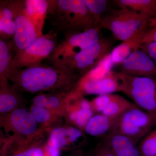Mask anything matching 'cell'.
<instances>
[{
	"mask_svg": "<svg viewBox=\"0 0 156 156\" xmlns=\"http://www.w3.org/2000/svg\"><path fill=\"white\" fill-rule=\"evenodd\" d=\"M47 19L66 36L99 27L83 0H48Z\"/></svg>",
	"mask_w": 156,
	"mask_h": 156,
	"instance_id": "cell-2",
	"label": "cell"
},
{
	"mask_svg": "<svg viewBox=\"0 0 156 156\" xmlns=\"http://www.w3.org/2000/svg\"><path fill=\"white\" fill-rule=\"evenodd\" d=\"M11 9L16 24L13 39L14 55L30 45L37 38V32L26 13L25 0H5Z\"/></svg>",
	"mask_w": 156,
	"mask_h": 156,
	"instance_id": "cell-9",
	"label": "cell"
},
{
	"mask_svg": "<svg viewBox=\"0 0 156 156\" xmlns=\"http://www.w3.org/2000/svg\"><path fill=\"white\" fill-rule=\"evenodd\" d=\"M120 92L135 105L154 117L156 121V80L154 78L135 77L119 72Z\"/></svg>",
	"mask_w": 156,
	"mask_h": 156,
	"instance_id": "cell-3",
	"label": "cell"
},
{
	"mask_svg": "<svg viewBox=\"0 0 156 156\" xmlns=\"http://www.w3.org/2000/svg\"><path fill=\"white\" fill-rule=\"evenodd\" d=\"M154 134L155 136V137L156 138V131H154Z\"/></svg>",
	"mask_w": 156,
	"mask_h": 156,
	"instance_id": "cell-36",
	"label": "cell"
},
{
	"mask_svg": "<svg viewBox=\"0 0 156 156\" xmlns=\"http://www.w3.org/2000/svg\"><path fill=\"white\" fill-rule=\"evenodd\" d=\"M24 4L26 13L35 29L37 37L43 36L48 16V0H25Z\"/></svg>",
	"mask_w": 156,
	"mask_h": 156,
	"instance_id": "cell-16",
	"label": "cell"
},
{
	"mask_svg": "<svg viewBox=\"0 0 156 156\" xmlns=\"http://www.w3.org/2000/svg\"><path fill=\"white\" fill-rule=\"evenodd\" d=\"M110 132L119 133L127 136L136 144L147 134L145 131L136 127L131 122L126 112L117 119Z\"/></svg>",
	"mask_w": 156,
	"mask_h": 156,
	"instance_id": "cell-18",
	"label": "cell"
},
{
	"mask_svg": "<svg viewBox=\"0 0 156 156\" xmlns=\"http://www.w3.org/2000/svg\"><path fill=\"white\" fill-rule=\"evenodd\" d=\"M80 76L66 68L44 65L11 71L8 76L17 92L35 93H69L75 87Z\"/></svg>",
	"mask_w": 156,
	"mask_h": 156,
	"instance_id": "cell-1",
	"label": "cell"
},
{
	"mask_svg": "<svg viewBox=\"0 0 156 156\" xmlns=\"http://www.w3.org/2000/svg\"><path fill=\"white\" fill-rule=\"evenodd\" d=\"M58 44L57 34L53 30L38 37L30 45L14 55L9 73L11 71L42 65V62L48 59Z\"/></svg>",
	"mask_w": 156,
	"mask_h": 156,
	"instance_id": "cell-5",
	"label": "cell"
},
{
	"mask_svg": "<svg viewBox=\"0 0 156 156\" xmlns=\"http://www.w3.org/2000/svg\"><path fill=\"white\" fill-rule=\"evenodd\" d=\"M153 42H156V20L153 23L144 37L143 44Z\"/></svg>",
	"mask_w": 156,
	"mask_h": 156,
	"instance_id": "cell-32",
	"label": "cell"
},
{
	"mask_svg": "<svg viewBox=\"0 0 156 156\" xmlns=\"http://www.w3.org/2000/svg\"><path fill=\"white\" fill-rule=\"evenodd\" d=\"M113 93L98 95L90 101L93 112L102 113L112 98Z\"/></svg>",
	"mask_w": 156,
	"mask_h": 156,
	"instance_id": "cell-28",
	"label": "cell"
},
{
	"mask_svg": "<svg viewBox=\"0 0 156 156\" xmlns=\"http://www.w3.org/2000/svg\"><path fill=\"white\" fill-rule=\"evenodd\" d=\"M69 156H83L82 151H77L74 153L71 154Z\"/></svg>",
	"mask_w": 156,
	"mask_h": 156,
	"instance_id": "cell-35",
	"label": "cell"
},
{
	"mask_svg": "<svg viewBox=\"0 0 156 156\" xmlns=\"http://www.w3.org/2000/svg\"><path fill=\"white\" fill-rule=\"evenodd\" d=\"M135 105L123 96L113 94L111 101L102 114L117 119Z\"/></svg>",
	"mask_w": 156,
	"mask_h": 156,
	"instance_id": "cell-22",
	"label": "cell"
},
{
	"mask_svg": "<svg viewBox=\"0 0 156 156\" xmlns=\"http://www.w3.org/2000/svg\"><path fill=\"white\" fill-rule=\"evenodd\" d=\"M120 72L135 77L154 78L156 76V63L140 49L131 53L120 63Z\"/></svg>",
	"mask_w": 156,
	"mask_h": 156,
	"instance_id": "cell-11",
	"label": "cell"
},
{
	"mask_svg": "<svg viewBox=\"0 0 156 156\" xmlns=\"http://www.w3.org/2000/svg\"><path fill=\"white\" fill-rule=\"evenodd\" d=\"M113 43L111 39L101 38L95 44L68 58L58 66L70 70L83 76L94 69L111 52Z\"/></svg>",
	"mask_w": 156,
	"mask_h": 156,
	"instance_id": "cell-6",
	"label": "cell"
},
{
	"mask_svg": "<svg viewBox=\"0 0 156 156\" xmlns=\"http://www.w3.org/2000/svg\"><path fill=\"white\" fill-rule=\"evenodd\" d=\"M20 92L14 89L9 80L0 81V112L7 115L16 109L23 102Z\"/></svg>",
	"mask_w": 156,
	"mask_h": 156,
	"instance_id": "cell-17",
	"label": "cell"
},
{
	"mask_svg": "<svg viewBox=\"0 0 156 156\" xmlns=\"http://www.w3.org/2000/svg\"><path fill=\"white\" fill-rule=\"evenodd\" d=\"M114 2L121 9H128L155 19L156 0H116Z\"/></svg>",
	"mask_w": 156,
	"mask_h": 156,
	"instance_id": "cell-20",
	"label": "cell"
},
{
	"mask_svg": "<svg viewBox=\"0 0 156 156\" xmlns=\"http://www.w3.org/2000/svg\"><path fill=\"white\" fill-rule=\"evenodd\" d=\"M50 143L59 149L79 147L86 141L83 131L77 127H57L50 132Z\"/></svg>",
	"mask_w": 156,
	"mask_h": 156,
	"instance_id": "cell-12",
	"label": "cell"
},
{
	"mask_svg": "<svg viewBox=\"0 0 156 156\" xmlns=\"http://www.w3.org/2000/svg\"><path fill=\"white\" fill-rule=\"evenodd\" d=\"M4 127L7 132H12L11 137L21 146L27 145L40 131L38 128V123L27 110L18 108L4 118Z\"/></svg>",
	"mask_w": 156,
	"mask_h": 156,
	"instance_id": "cell-8",
	"label": "cell"
},
{
	"mask_svg": "<svg viewBox=\"0 0 156 156\" xmlns=\"http://www.w3.org/2000/svg\"><path fill=\"white\" fill-rule=\"evenodd\" d=\"M47 152L49 156H59L60 149L49 143L47 147Z\"/></svg>",
	"mask_w": 156,
	"mask_h": 156,
	"instance_id": "cell-34",
	"label": "cell"
},
{
	"mask_svg": "<svg viewBox=\"0 0 156 156\" xmlns=\"http://www.w3.org/2000/svg\"><path fill=\"white\" fill-rule=\"evenodd\" d=\"M154 20L144 25L128 40L113 48L110 54L115 65H119L131 53L139 50Z\"/></svg>",
	"mask_w": 156,
	"mask_h": 156,
	"instance_id": "cell-13",
	"label": "cell"
},
{
	"mask_svg": "<svg viewBox=\"0 0 156 156\" xmlns=\"http://www.w3.org/2000/svg\"><path fill=\"white\" fill-rule=\"evenodd\" d=\"M49 94L41 93L33 98V104L35 106L47 108Z\"/></svg>",
	"mask_w": 156,
	"mask_h": 156,
	"instance_id": "cell-33",
	"label": "cell"
},
{
	"mask_svg": "<svg viewBox=\"0 0 156 156\" xmlns=\"http://www.w3.org/2000/svg\"><path fill=\"white\" fill-rule=\"evenodd\" d=\"M117 119L110 118L102 113L94 115L84 131L91 136H105L111 131Z\"/></svg>",
	"mask_w": 156,
	"mask_h": 156,
	"instance_id": "cell-19",
	"label": "cell"
},
{
	"mask_svg": "<svg viewBox=\"0 0 156 156\" xmlns=\"http://www.w3.org/2000/svg\"><path fill=\"white\" fill-rule=\"evenodd\" d=\"M16 24L13 19H0V38L11 40L14 38Z\"/></svg>",
	"mask_w": 156,
	"mask_h": 156,
	"instance_id": "cell-27",
	"label": "cell"
},
{
	"mask_svg": "<svg viewBox=\"0 0 156 156\" xmlns=\"http://www.w3.org/2000/svg\"><path fill=\"white\" fill-rule=\"evenodd\" d=\"M126 114L134 125L148 133L156 121L152 116L134 105L126 112Z\"/></svg>",
	"mask_w": 156,
	"mask_h": 156,
	"instance_id": "cell-23",
	"label": "cell"
},
{
	"mask_svg": "<svg viewBox=\"0 0 156 156\" xmlns=\"http://www.w3.org/2000/svg\"><path fill=\"white\" fill-rule=\"evenodd\" d=\"M119 72L112 70L99 79H87L81 77L72 93L76 97L86 95H102L120 92Z\"/></svg>",
	"mask_w": 156,
	"mask_h": 156,
	"instance_id": "cell-10",
	"label": "cell"
},
{
	"mask_svg": "<svg viewBox=\"0 0 156 156\" xmlns=\"http://www.w3.org/2000/svg\"><path fill=\"white\" fill-rule=\"evenodd\" d=\"M154 20L131 10L120 8L105 14L99 27L110 31L116 39L123 42L144 25Z\"/></svg>",
	"mask_w": 156,
	"mask_h": 156,
	"instance_id": "cell-4",
	"label": "cell"
},
{
	"mask_svg": "<svg viewBox=\"0 0 156 156\" xmlns=\"http://www.w3.org/2000/svg\"><path fill=\"white\" fill-rule=\"evenodd\" d=\"M67 104L69 120L84 131L87 123L94 115L90 101L84 97H75L70 94Z\"/></svg>",
	"mask_w": 156,
	"mask_h": 156,
	"instance_id": "cell-14",
	"label": "cell"
},
{
	"mask_svg": "<svg viewBox=\"0 0 156 156\" xmlns=\"http://www.w3.org/2000/svg\"><path fill=\"white\" fill-rule=\"evenodd\" d=\"M95 156H115L112 152L103 142L96 146Z\"/></svg>",
	"mask_w": 156,
	"mask_h": 156,
	"instance_id": "cell-31",
	"label": "cell"
},
{
	"mask_svg": "<svg viewBox=\"0 0 156 156\" xmlns=\"http://www.w3.org/2000/svg\"><path fill=\"white\" fill-rule=\"evenodd\" d=\"M138 148L140 156H156V138L154 132L143 138Z\"/></svg>",
	"mask_w": 156,
	"mask_h": 156,
	"instance_id": "cell-26",
	"label": "cell"
},
{
	"mask_svg": "<svg viewBox=\"0 0 156 156\" xmlns=\"http://www.w3.org/2000/svg\"><path fill=\"white\" fill-rule=\"evenodd\" d=\"M11 156H45V154L41 147L34 146L19 150Z\"/></svg>",
	"mask_w": 156,
	"mask_h": 156,
	"instance_id": "cell-29",
	"label": "cell"
},
{
	"mask_svg": "<svg viewBox=\"0 0 156 156\" xmlns=\"http://www.w3.org/2000/svg\"><path fill=\"white\" fill-rule=\"evenodd\" d=\"M30 112L37 122L46 126L50 125L57 115L48 109L34 105L31 107Z\"/></svg>",
	"mask_w": 156,
	"mask_h": 156,
	"instance_id": "cell-25",
	"label": "cell"
},
{
	"mask_svg": "<svg viewBox=\"0 0 156 156\" xmlns=\"http://www.w3.org/2000/svg\"><path fill=\"white\" fill-rule=\"evenodd\" d=\"M14 54L13 39L0 38V81L9 80L8 75Z\"/></svg>",
	"mask_w": 156,
	"mask_h": 156,
	"instance_id": "cell-21",
	"label": "cell"
},
{
	"mask_svg": "<svg viewBox=\"0 0 156 156\" xmlns=\"http://www.w3.org/2000/svg\"><path fill=\"white\" fill-rule=\"evenodd\" d=\"M83 2L99 27L101 21L105 15L104 13L107 8L108 2L106 0H83Z\"/></svg>",
	"mask_w": 156,
	"mask_h": 156,
	"instance_id": "cell-24",
	"label": "cell"
},
{
	"mask_svg": "<svg viewBox=\"0 0 156 156\" xmlns=\"http://www.w3.org/2000/svg\"><path fill=\"white\" fill-rule=\"evenodd\" d=\"M101 29L97 27L66 36L64 41L58 43L48 57V61L52 65L59 66L68 58L99 41L101 38Z\"/></svg>",
	"mask_w": 156,
	"mask_h": 156,
	"instance_id": "cell-7",
	"label": "cell"
},
{
	"mask_svg": "<svg viewBox=\"0 0 156 156\" xmlns=\"http://www.w3.org/2000/svg\"><path fill=\"white\" fill-rule=\"evenodd\" d=\"M140 49L145 52L156 62V42L142 44Z\"/></svg>",
	"mask_w": 156,
	"mask_h": 156,
	"instance_id": "cell-30",
	"label": "cell"
},
{
	"mask_svg": "<svg viewBox=\"0 0 156 156\" xmlns=\"http://www.w3.org/2000/svg\"><path fill=\"white\" fill-rule=\"evenodd\" d=\"M103 142L115 156H140L136 144L119 133L109 132L105 136Z\"/></svg>",
	"mask_w": 156,
	"mask_h": 156,
	"instance_id": "cell-15",
	"label": "cell"
}]
</instances>
